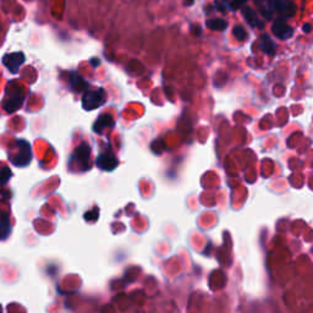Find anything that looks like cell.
I'll use <instances>...</instances> for the list:
<instances>
[{"instance_id": "5bb4252c", "label": "cell", "mask_w": 313, "mask_h": 313, "mask_svg": "<svg viewBox=\"0 0 313 313\" xmlns=\"http://www.w3.org/2000/svg\"><path fill=\"white\" fill-rule=\"evenodd\" d=\"M233 35H234V37L239 40V42H243V40H246L248 38V35H247V32H246V30L240 25H238L234 27Z\"/></svg>"}, {"instance_id": "8fae6325", "label": "cell", "mask_w": 313, "mask_h": 313, "mask_svg": "<svg viewBox=\"0 0 313 313\" xmlns=\"http://www.w3.org/2000/svg\"><path fill=\"white\" fill-rule=\"evenodd\" d=\"M69 75L71 76V78L69 80V81H70L71 90H74L75 92H80V91L86 90V88H83V87H85V86L87 85V82H86V81L83 80V78L81 77L80 75H78V74L70 73Z\"/></svg>"}, {"instance_id": "277c9868", "label": "cell", "mask_w": 313, "mask_h": 313, "mask_svg": "<svg viewBox=\"0 0 313 313\" xmlns=\"http://www.w3.org/2000/svg\"><path fill=\"white\" fill-rule=\"evenodd\" d=\"M118 163L119 161L116 159L114 153L110 150V148L100 153L97 157V161H95V164H97L98 168L103 171H113L118 166Z\"/></svg>"}, {"instance_id": "6da1fadb", "label": "cell", "mask_w": 313, "mask_h": 313, "mask_svg": "<svg viewBox=\"0 0 313 313\" xmlns=\"http://www.w3.org/2000/svg\"><path fill=\"white\" fill-rule=\"evenodd\" d=\"M90 158H91V147L87 142H82L80 146L76 147L71 155L69 166L73 170L74 168H77L76 171H87L90 169Z\"/></svg>"}, {"instance_id": "3957f363", "label": "cell", "mask_w": 313, "mask_h": 313, "mask_svg": "<svg viewBox=\"0 0 313 313\" xmlns=\"http://www.w3.org/2000/svg\"><path fill=\"white\" fill-rule=\"evenodd\" d=\"M106 103V92L103 88H86L82 97L85 110H94Z\"/></svg>"}, {"instance_id": "52a82bcc", "label": "cell", "mask_w": 313, "mask_h": 313, "mask_svg": "<svg viewBox=\"0 0 313 313\" xmlns=\"http://www.w3.org/2000/svg\"><path fill=\"white\" fill-rule=\"evenodd\" d=\"M3 63L6 68L9 69V71L13 74L18 73L20 66L25 63V55L21 52L18 53H11L8 54L3 58Z\"/></svg>"}, {"instance_id": "9a60e30c", "label": "cell", "mask_w": 313, "mask_h": 313, "mask_svg": "<svg viewBox=\"0 0 313 313\" xmlns=\"http://www.w3.org/2000/svg\"><path fill=\"white\" fill-rule=\"evenodd\" d=\"M246 1H247V0H231L229 5H230L231 10H238V9H240Z\"/></svg>"}, {"instance_id": "ac0fdd59", "label": "cell", "mask_w": 313, "mask_h": 313, "mask_svg": "<svg viewBox=\"0 0 313 313\" xmlns=\"http://www.w3.org/2000/svg\"><path fill=\"white\" fill-rule=\"evenodd\" d=\"M311 30H312V27H311L310 23H305V25L302 26V31H303V32H305V33H310Z\"/></svg>"}, {"instance_id": "7c38bea8", "label": "cell", "mask_w": 313, "mask_h": 313, "mask_svg": "<svg viewBox=\"0 0 313 313\" xmlns=\"http://www.w3.org/2000/svg\"><path fill=\"white\" fill-rule=\"evenodd\" d=\"M205 25H207L208 28H211L213 31H219V32L228 27V22L223 18H212V20H208Z\"/></svg>"}, {"instance_id": "7a4b0ae2", "label": "cell", "mask_w": 313, "mask_h": 313, "mask_svg": "<svg viewBox=\"0 0 313 313\" xmlns=\"http://www.w3.org/2000/svg\"><path fill=\"white\" fill-rule=\"evenodd\" d=\"M11 163L16 166H26L32 161L31 145L25 140H18L15 145V153L10 155Z\"/></svg>"}, {"instance_id": "8992f818", "label": "cell", "mask_w": 313, "mask_h": 313, "mask_svg": "<svg viewBox=\"0 0 313 313\" xmlns=\"http://www.w3.org/2000/svg\"><path fill=\"white\" fill-rule=\"evenodd\" d=\"M272 31H273L276 37H278L279 39L283 40L289 39V38H291V36L294 35L293 27H290V26L285 22V20L281 18H276V20L274 21L273 26H272Z\"/></svg>"}, {"instance_id": "5b68a950", "label": "cell", "mask_w": 313, "mask_h": 313, "mask_svg": "<svg viewBox=\"0 0 313 313\" xmlns=\"http://www.w3.org/2000/svg\"><path fill=\"white\" fill-rule=\"evenodd\" d=\"M6 99L4 102V109L8 111L9 114L14 113L15 110H18L23 103V92L20 90V87L16 88L15 93L13 95L9 92H6Z\"/></svg>"}, {"instance_id": "ba28073f", "label": "cell", "mask_w": 313, "mask_h": 313, "mask_svg": "<svg viewBox=\"0 0 313 313\" xmlns=\"http://www.w3.org/2000/svg\"><path fill=\"white\" fill-rule=\"evenodd\" d=\"M241 11H242L243 18H245V20L247 21V23L251 26V27L263 28L264 23L262 22V21L258 20L257 14H256V11L253 10L252 8H250V6H245V8L241 9Z\"/></svg>"}, {"instance_id": "e0dca14e", "label": "cell", "mask_w": 313, "mask_h": 313, "mask_svg": "<svg viewBox=\"0 0 313 313\" xmlns=\"http://www.w3.org/2000/svg\"><path fill=\"white\" fill-rule=\"evenodd\" d=\"M191 31H192V33L195 36H201V35H202V28H201L200 26H197V25L191 26Z\"/></svg>"}, {"instance_id": "4fadbf2b", "label": "cell", "mask_w": 313, "mask_h": 313, "mask_svg": "<svg viewBox=\"0 0 313 313\" xmlns=\"http://www.w3.org/2000/svg\"><path fill=\"white\" fill-rule=\"evenodd\" d=\"M295 11H296V8L295 5H294L293 1H290V0H285V1H283V6H281V10L279 14H281V15L284 16V18H281L285 20V18H293Z\"/></svg>"}, {"instance_id": "30bf717a", "label": "cell", "mask_w": 313, "mask_h": 313, "mask_svg": "<svg viewBox=\"0 0 313 313\" xmlns=\"http://www.w3.org/2000/svg\"><path fill=\"white\" fill-rule=\"evenodd\" d=\"M111 126H114L113 118H111L110 115H108V114H103V115H100V118L95 121L94 125H93V131L100 133L104 129L111 128Z\"/></svg>"}, {"instance_id": "2e32d148", "label": "cell", "mask_w": 313, "mask_h": 313, "mask_svg": "<svg viewBox=\"0 0 313 313\" xmlns=\"http://www.w3.org/2000/svg\"><path fill=\"white\" fill-rule=\"evenodd\" d=\"M214 8H216L219 13H224V11H226L225 3H223V1H218V0H216V3H214Z\"/></svg>"}, {"instance_id": "9c48e42d", "label": "cell", "mask_w": 313, "mask_h": 313, "mask_svg": "<svg viewBox=\"0 0 313 313\" xmlns=\"http://www.w3.org/2000/svg\"><path fill=\"white\" fill-rule=\"evenodd\" d=\"M259 48L268 55H274L276 52V45L268 35H262L259 38Z\"/></svg>"}, {"instance_id": "d6986e66", "label": "cell", "mask_w": 313, "mask_h": 313, "mask_svg": "<svg viewBox=\"0 0 313 313\" xmlns=\"http://www.w3.org/2000/svg\"><path fill=\"white\" fill-rule=\"evenodd\" d=\"M193 1H195V0H185V5L186 6H191L193 4Z\"/></svg>"}]
</instances>
